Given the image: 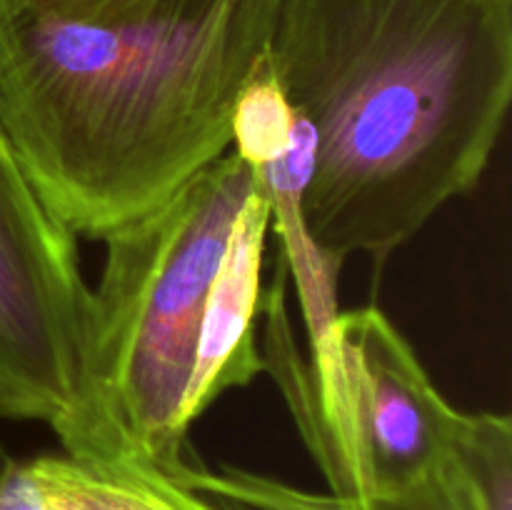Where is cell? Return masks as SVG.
I'll return each mask as SVG.
<instances>
[{"mask_svg": "<svg viewBox=\"0 0 512 510\" xmlns=\"http://www.w3.org/2000/svg\"><path fill=\"white\" fill-rule=\"evenodd\" d=\"M263 63L315 138L303 200L335 268L383 263L478 188L512 100V0H258Z\"/></svg>", "mask_w": 512, "mask_h": 510, "instance_id": "6da1fadb", "label": "cell"}, {"mask_svg": "<svg viewBox=\"0 0 512 510\" xmlns=\"http://www.w3.org/2000/svg\"><path fill=\"white\" fill-rule=\"evenodd\" d=\"M258 0H145L110 20L0 0V118L45 208L103 240L233 145Z\"/></svg>", "mask_w": 512, "mask_h": 510, "instance_id": "7a4b0ae2", "label": "cell"}, {"mask_svg": "<svg viewBox=\"0 0 512 510\" xmlns=\"http://www.w3.org/2000/svg\"><path fill=\"white\" fill-rule=\"evenodd\" d=\"M255 183L248 163L225 153L163 205L100 240L105 265L93 288L88 438L75 460L138 455L173 478L185 468L188 435L178 413L205 295Z\"/></svg>", "mask_w": 512, "mask_h": 510, "instance_id": "3957f363", "label": "cell"}, {"mask_svg": "<svg viewBox=\"0 0 512 510\" xmlns=\"http://www.w3.org/2000/svg\"><path fill=\"white\" fill-rule=\"evenodd\" d=\"M288 280L278 258L273 285L260 298L263 363L328 493L380 498L443 468L460 410L400 330L375 305L338 313L305 360L290 328Z\"/></svg>", "mask_w": 512, "mask_h": 510, "instance_id": "277c9868", "label": "cell"}, {"mask_svg": "<svg viewBox=\"0 0 512 510\" xmlns=\"http://www.w3.org/2000/svg\"><path fill=\"white\" fill-rule=\"evenodd\" d=\"M93 288L78 238L45 208L0 118V418L45 423L85 448Z\"/></svg>", "mask_w": 512, "mask_h": 510, "instance_id": "5b68a950", "label": "cell"}, {"mask_svg": "<svg viewBox=\"0 0 512 510\" xmlns=\"http://www.w3.org/2000/svg\"><path fill=\"white\" fill-rule=\"evenodd\" d=\"M258 180V178H255ZM270 238V198L260 180L235 218L230 240L205 295L195 363L178 413V428L190 425L230 388L253 383L265 370L255 340L260 315V273Z\"/></svg>", "mask_w": 512, "mask_h": 510, "instance_id": "8992f818", "label": "cell"}, {"mask_svg": "<svg viewBox=\"0 0 512 510\" xmlns=\"http://www.w3.org/2000/svg\"><path fill=\"white\" fill-rule=\"evenodd\" d=\"M25 465L45 510H223L138 455L108 460L40 455Z\"/></svg>", "mask_w": 512, "mask_h": 510, "instance_id": "52a82bcc", "label": "cell"}, {"mask_svg": "<svg viewBox=\"0 0 512 510\" xmlns=\"http://www.w3.org/2000/svg\"><path fill=\"white\" fill-rule=\"evenodd\" d=\"M175 478L205 498L238 503L250 510H463L443 470H435L398 493L370 500L315 493L228 463L210 470L198 460H188Z\"/></svg>", "mask_w": 512, "mask_h": 510, "instance_id": "ba28073f", "label": "cell"}, {"mask_svg": "<svg viewBox=\"0 0 512 510\" xmlns=\"http://www.w3.org/2000/svg\"><path fill=\"white\" fill-rule=\"evenodd\" d=\"M443 475L463 510H512V423L498 413H460Z\"/></svg>", "mask_w": 512, "mask_h": 510, "instance_id": "9c48e42d", "label": "cell"}, {"mask_svg": "<svg viewBox=\"0 0 512 510\" xmlns=\"http://www.w3.org/2000/svg\"><path fill=\"white\" fill-rule=\"evenodd\" d=\"M5 3L55 15V18L98 23V20H110L115 15L128 13V10L138 8L145 0H5Z\"/></svg>", "mask_w": 512, "mask_h": 510, "instance_id": "30bf717a", "label": "cell"}, {"mask_svg": "<svg viewBox=\"0 0 512 510\" xmlns=\"http://www.w3.org/2000/svg\"><path fill=\"white\" fill-rule=\"evenodd\" d=\"M0 510H45L23 460L0 445Z\"/></svg>", "mask_w": 512, "mask_h": 510, "instance_id": "8fae6325", "label": "cell"}, {"mask_svg": "<svg viewBox=\"0 0 512 510\" xmlns=\"http://www.w3.org/2000/svg\"><path fill=\"white\" fill-rule=\"evenodd\" d=\"M215 503H218L223 510H250V508H243V505H238V503H225V500H215Z\"/></svg>", "mask_w": 512, "mask_h": 510, "instance_id": "7c38bea8", "label": "cell"}]
</instances>
